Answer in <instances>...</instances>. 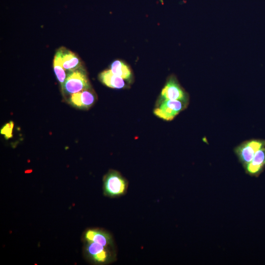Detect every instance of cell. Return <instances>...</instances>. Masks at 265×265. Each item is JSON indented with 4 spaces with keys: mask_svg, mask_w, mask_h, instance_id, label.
Listing matches in <instances>:
<instances>
[{
    "mask_svg": "<svg viewBox=\"0 0 265 265\" xmlns=\"http://www.w3.org/2000/svg\"><path fill=\"white\" fill-rule=\"evenodd\" d=\"M86 241V252L88 257L94 262L105 264L112 262L115 259L114 247L106 246L92 241Z\"/></svg>",
    "mask_w": 265,
    "mask_h": 265,
    "instance_id": "cell-2",
    "label": "cell"
},
{
    "mask_svg": "<svg viewBox=\"0 0 265 265\" xmlns=\"http://www.w3.org/2000/svg\"><path fill=\"white\" fill-rule=\"evenodd\" d=\"M95 101V97L93 93L87 89L72 94L70 99V103L80 108H89Z\"/></svg>",
    "mask_w": 265,
    "mask_h": 265,
    "instance_id": "cell-7",
    "label": "cell"
},
{
    "mask_svg": "<svg viewBox=\"0 0 265 265\" xmlns=\"http://www.w3.org/2000/svg\"><path fill=\"white\" fill-rule=\"evenodd\" d=\"M265 146V140H250L237 147L236 153L240 161L245 166L252 160L255 154Z\"/></svg>",
    "mask_w": 265,
    "mask_h": 265,
    "instance_id": "cell-5",
    "label": "cell"
},
{
    "mask_svg": "<svg viewBox=\"0 0 265 265\" xmlns=\"http://www.w3.org/2000/svg\"><path fill=\"white\" fill-rule=\"evenodd\" d=\"M86 241L101 243L106 246L114 247L111 236L107 232L99 229H89L85 233Z\"/></svg>",
    "mask_w": 265,
    "mask_h": 265,
    "instance_id": "cell-8",
    "label": "cell"
},
{
    "mask_svg": "<svg viewBox=\"0 0 265 265\" xmlns=\"http://www.w3.org/2000/svg\"><path fill=\"white\" fill-rule=\"evenodd\" d=\"M112 72L123 79L129 80L132 77V72L127 65L120 60H115L111 65Z\"/></svg>",
    "mask_w": 265,
    "mask_h": 265,
    "instance_id": "cell-12",
    "label": "cell"
},
{
    "mask_svg": "<svg viewBox=\"0 0 265 265\" xmlns=\"http://www.w3.org/2000/svg\"><path fill=\"white\" fill-rule=\"evenodd\" d=\"M187 103L179 100L161 101L160 105L155 109L154 113L158 117L166 120H172L182 111Z\"/></svg>",
    "mask_w": 265,
    "mask_h": 265,
    "instance_id": "cell-3",
    "label": "cell"
},
{
    "mask_svg": "<svg viewBox=\"0 0 265 265\" xmlns=\"http://www.w3.org/2000/svg\"><path fill=\"white\" fill-rule=\"evenodd\" d=\"M100 79L104 84L111 88L121 89L125 86L124 79L114 74L110 69L102 72Z\"/></svg>",
    "mask_w": 265,
    "mask_h": 265,
    "instance_id": "cell-10",
    "label": "cell"
},
{
    "mask_svg": "<svg viewBox=\"0 0 265 265\" xmlns=\"http://www.w3.org/2000/svg\"><path fill=\"white\" fill-rule=\"evenodd\" d=\"M128 186L127 180L116 171H110L104 177V192L107 196H122L127 192Z\"/></svg>",
    "mask_w": 265,
    "mask_h": 265,
    "instance_id": "cell-1",
    "label": "cell"
},
{
    "mask_svg": "<svg viewBox=\"0 0 265 265\" xmlns=\"http://www.w3.org/2000/svg\"><path fill=\"white\" fill-rule=\"evenodd\" d=\"M14 127V123L12 121H10L6 124L1 129L0 133L3 134L6 139H9L12 136V131Z\"/></svg>",
    "mask_w": 265,
    "mask_h": 265,
    "instance_id": "cell-14",
    "label": "cell"
},
{
    "mask_svg": "<svg viewBox=\"0 0 265 265\" xmlns=\"http://www.w3.org/2000/svg\"><path fill=\"white\" fill-rule=\"evenodd\" d=\"M59 51L61 55L62 66L64 69L72 71L80 67V60L74 53L65 48H61Z\"/></svg>",
    "mask_w": 265,
    "mask_h": 265,
    "instance_id": "cell-11",
    "label": "cell"
},
{
    "mask_svg": "<svg viewBox=\"0 0 265 265\" xmlns=\"http://www.w3.org/2000/svg\"><path fill=\"white\" fill-rule=\"evenodd\" d=\"M160 98L161 101L179 100L186 103L188 101L187 94L174 77H171L169 79L163 88L161 92Z\"/></svg>",
    "mask_w": 265,
    "mask_h": 265,
    "instance_id": "cell-6",
    "label": "cell"
},
{
    "mask_svg": "<svg viewBox=\"0 0 265 265\" xmlns=\"http://www.w3.org/2000/svg\"><path fill=\"white\" fill-rule=\"evenodd\" d=\"M265 165V146L260 149L252 160L245 165L246 172L250 175L259 174Z\"/></svg>",
    "mask_w": 265,
    "mask_h": 265,
    "instance_id": "cell-9",
    "label": "cell"
},
{
    "mask_svg": "<svg viewBox=\"0 0 265 265\" xmlns=\"http://www.w3.org/2000/svg\"><path fill=\"white\" fill-rule=\"evenodd\" d=\"M53 68L54 73L62 89L66 77L62 66V58L59 50L56 52L53 59Z\"/></svg>",
    "mask_w": 265,
    "mask_h": 265,
    "instance_id": "cell-13",
    "label": "cell"
},
{
    "mask_svg": "<svg viewBox=\"0 0 265 265\" xmlns=\"http://www.w3.org/2000/svg\"><path fill=\"white\" fill-rule=\"evenodd\" d=\"M89 87L88 80L80 71L74 70L70 73L66 78L62 90L68 94H74Z\"/></svg>",
    "mask_w": 265,
    "mask_h": 265,
    "instance_id": "cell-4",
    "label": "cell"
}]
</instances>
